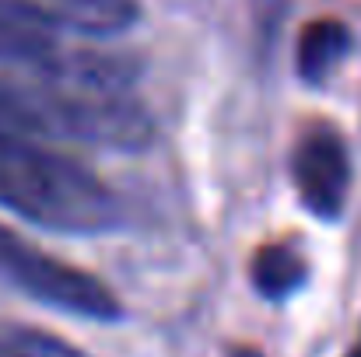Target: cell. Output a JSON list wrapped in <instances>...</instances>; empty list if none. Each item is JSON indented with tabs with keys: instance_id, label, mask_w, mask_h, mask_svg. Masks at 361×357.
Segmentation results:
<instances>
[{
	"instance_id": "cell-1",
	"label": "cell",
	"mask_w": 361,
	"mask_h": 357,
	"mask_svg": "<svg viewBox=\"0 0 361 357\" xmlns=\"http://www.w3.org/2000/svg\"><path fill=\"white\" fill-rule=\"evenodd\" d=\"M0 203L63 235H99L120 225V200L92 168L32 140L0 147Z\"/></svg>"
},
{
	"instance_id": "cell-9",
	"label": "cell",
	"mask_w": 361,
	"mask_h": 357,
	"mask_svg": "<svg viewBox=\"0 0 361 357\" xmlns=\"http://www.w3.org/2000/svg\"><path fill=\"white\" fill-rule=\"evenodd\" d=\"M348 357H361V337H358V344H355V347L348 351Z\"/></svg>"
},
{
	"instance_id": "cell-5",
	"label": "cell",
	"mask_w": 361,
	"mask_h": 357,
	"mask_svg": "<svg viewBox=\"0 0 361 357\" xmlns=\"http://www.w3.org/2000/svg\"><path fill=\"white\" fill-rule=\"evenodd\" d=\"M56 28H74L85 35H116L126 32L140 7L137 0H35Z\"/></svg>"
},
{
	"instance_id": "cell-2",
	"label": "cell",
	"mask_w": 361,
	"mask_h": 357,
	"mask_svg": "<svg viewBox=\"0 0 361 357\" xmlns=\"http://www.w3.org/2000/svg\"><path fill=\"white\" fill-rule=\"evenodd\" d=\"M0 273L28 298L60 308L67 315L95 322H116L123 315L116 291L106 287L95 273L28 245L7 225H0Z\"/></svg>"
},
{
	"instance_id": "cell-7",
	"label": "cell",
	"mask_w": 361,
	"mask_h": 357,
	"mask_svg": "<svg viewBox=\"0 0 361 357\" xmlns=\"http://www.w3.org/2000/svg\"><path fill=\"white\" fill-rule=\"evenodd\" d=\"M249 273H252V287H256L267 301H284V298H291L295 291L305 287V280H309V263H305L302 252H295L291 245L270 242V245H259V249H256Z\"/></svg>"
},
{
	"instance_id": "cell-6",
	"label": "cell",
	"mask_w": 361,
	"mask_h": 357,
	"mask_svg": "<svg viewBox=\"0 0 361 357\" xmlns=\"http://www.w3.org/2000/svg\"><path fill=\"white\" fill-rule=\"evenodd\" d=\"M351 53V32L344 21L337 18H316L302 28L298 35V74L309 81V84H323L337 67L341 60Z\"/></svg>"
},
{
	"instance_id": "cell-3",
	"label": "cell",
	"mask_w": 361,
	"mask_h": 357,
	"mask_svg": "<svg viewBox=\"0 0 361 357\" xmlns=\"http://www.w3.org/2000/svg\"><path fill=\"white\" fill-rule=\"evenodd\" d=\"M291 182L309 214L323 221L341 218L351 189V154L334 126L312 123L302 130L291 147Z\"/></svg>"
},
{
	"instance_id": "cell-4",
	"label": "cell",
	"mask_w": 361,
	"mask_h": 357,
	"mask_svg": "<svg viewBox=\"0 0 361 357\" xmlns=\"http://www.w3.org/2000/svg\"><path fill=\"white\" fill-rule=\"evenodd\" d=\"M56 53V25L35 0H0V63H28L39 70Z\"/></svg>"
},
{
	"instance_id": "cell-10",
	"label": "cell",
	"mask_w": 361,
	"mask_h": 357,
	"mask_svg": "<svg viewBox=\"0 0 361 357\" xmlns=\"http://www.w3.org/2000/svg\"><path fill=\"white\" fill-rule=\"evenodd\" d=\"M235 357H259V354H252V351H239Z\"/></svg>"
},
{
	"instance_id": "cell-8",
	"label": "cell",
	"mask_w": 361,
	"mask_h": 357,
	"mask_svg": "<svg viewBox=\"0 0 361 357\" xmlns=\"http://www.w3.org/2000/svg\"><path fill=\"white\" fill-rule=\"evenodd\" d=\"M0 357H88V354L78 351L74 344L53 337V333L4 322L0 326Z\"/></svg>"
}]
</instances>
